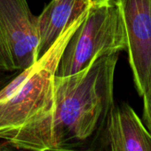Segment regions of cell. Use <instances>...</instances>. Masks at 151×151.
Wrapping results in <instances>:
<instances>
[{
    "mask_svg": "<svg viewBox=\"0 0 151 151\" xmlns=\"http://www.w3.org/2000/svg\"><path fill=\"white\" fill-rule=\"evenodd\" d=\"M126 34L134 85L143 96L151 83V0H115Z\"/></svg>",
    "mask_w": 151,
    "mask_h": 151,
    "instance_id": "5b68a950",
    "label": "cell"
},
{
    "mask_svg": "<svg viewBox=\"0 0 151 151\" xmlns=\"http://www.w3.org/2000/svg\"><path fill=\"white\" fill-rule=\"evenodd\" d=\"M0 151H21V150H17V149H14L11 147H9L7 144H6L5 142L2 143L0 142ZM48 151H54V150H48Z\"/></svg>",
    "mask_w": 151,
    "mask_h": 151,
    "instance_id": "8fae6325",
    "label": "cell"
},
{
    "mask_svg": "<svg viewBox=\"0 0 151 151\" xmlns=\"http://www.w3.org/2000/svg\"><path fill=\"white\" fill-rule=\"evenodd\" d=\"M91 6L87 0H52L38 17V59Z\"/></svg>",
    "mask_w": 151,
    "mask_h": 151,
    "instance_id": "52a82bcc",
    "label": "cell"
},
{
    "mask_svg": "<svg viewBox=\"0 0 151 151\" xmlns=\"http://www.w3.org/2000/svg\"><path fill=\"white\" fill-rule=\"evenodd\" d=\"M118 53L101 57L77 74L55 76L48 110L4 142L21 151H85L115 104Z\"/></svg>",
    "mask_w": 151,
    "mask_h": 151,
    "instance_id": "6da1fadb",
    "label": "cell"
},
{
    "mask_svg": "<svg viewBox=\"0 0 151 151\" xmlns=\"http://www.w3.org/2000/svg\"><path fill=\"white\" fill-rule=\"evenodd\" d=\"M89 9L57 39L54 45L29 68L22 70L0 90V139L29 125L49 109L53 83L62 52Z\"/></svg>",
    "mask_w": 151,
    "mask_h": 151,
    "instance_id": "7a4b0ae2",
    "label": "cell"
},
{
    "mask_svg": "<svg viewBox=\"0 0 151 151\" xmlns=\"http://www.w3.org/2000/svg\"><path fill=\"white\" fill-rule=\"evenodd\" d=\"M143 98V122L151 132V83Z\"/></svg>",
    "mask_w": 151,
    "mask_h": 151,
    "instance_id": "ba28073f",
    "label": "cell"
},
{
    "mask_svg": "<svg viewBox=\"0 0 151 151\" xmlns=\"http://www.w3.org/2000/svg\"><path fill=\"white\" fill-rule=\"evenodd\" d=\"M91 7H96V6H101L108 4H110L114 0H87Z\"/></svg>",
    "mask_w": 151,
    "mask_h": 151,
    "instance_id": "30bf717a",
    "label": "cell"
},
{
    "mask_svg": "<svg viewBox=\"0 0 151 151\" xmlns=\"http://www.w3.org/2000/svg\"><path fill=\"white\" fill-rule=\"evenodd\" d=\"M20 71L15 72H6V71H0V90L3 89L12 79H14L19 74Z\"/></svg>",
    "mask_w": 151,
    "mask_h": 151,
    "instance_id": "9c48e42d",
    "label": "cell"
},
{
    "mask_svg": "<svg viewBox=\"0 0 151 151\" xmlns=\"http://www.w3.org/2000/svg\"><path fill=\"white\" fill-rule=\"evenodd\" d=\"M123 19L115 0L91 7L69 38L60 57L56 76L68 77L90 67L99 58L126 50Z\"/></svg>",
    "mask_w": 151,
    "mask_h": 151,
    "instance_id": "3957f363",
    "label": "cell"
},
{
    "mask_svg": "<svg viewBox=\"0 0 151 151\" xmlns=\"http://www.w3.org/2000/svg\"><path fill=\"white\" fill-rule=\"evenodd\" d=\"M38 17L27 0H0V71L24 70L38 60Z\"/></svg>",
    "mask_w": 151,
    "mask_h": 151,
    "instance_id": "277c9868",
    "label": "cell"
},
{
    "mask_svg": "<svg viewBox=\"0 0 151 151\" xmlns=\"http://www.w3.org/2000/svg\"><path fill=\"white\" fill-rule=\"evenodd\" d=\"M85 151H151V132L127 103H115Z\"/></svg>",
    "mask_w": 151,
    "mask_h": 151,
    "instance_id": "8992f818",
    "label": "cell"
}]
</instances>
